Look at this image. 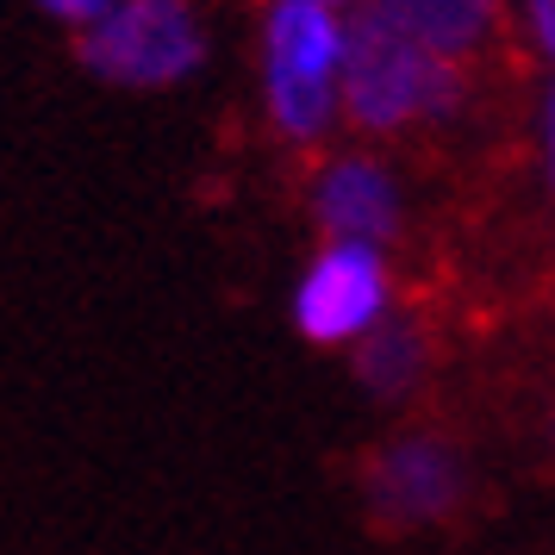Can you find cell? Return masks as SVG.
I'll use <instances>...</instances> for the list:
<instances>
[{
    "label": "cell",
    "mask_w": 555,
    "mask_h": 555,
    "mask_svg": "<svg viewBox=\"0 0 555 555\" xmlns=\"http://www.w3.org/2000/svg\"><path fill=\"white\" fill-rule=\"evenodd\" d=\"M462 106V69L418 44L387 7H362L344 51V113L362 131H400L412 119H450Z\"/></svg>",
    "instance_id": "1"
},
{
    "label": "cell",
    "mask_w": 555,
    "mask_h": 555,
    "mask_svg": "<svg viewBox=\"0 0 555 555\" xmlns=\"http://www.w3.org/2000/svg\"><path fill=\"white\" fill-rule=\"evenodd\" d=\"M344 51L350 26H337L325 0H275L262 20V106L287 144H312L344 106Z\"/></svg>",
    "instance_id": "2"
},
{
    "label": "cell",
    "mask_w": 555,
    "mask_h": 555,
    "mask_svg": "<svg viewBox=\"0 0 555 555\" xmlns=\"http://www.w3.org/2000/svg\"><path fill=\"white\" fill-rule=\"evenodd\" d=\"M76 56L88 76L119 88H169L206 63V31L188 0H119L76 38Z\"/></svg>",
    "instance_id": "3"
},
{
    "label": "cell",
    "mask_w": 555,
    "mask_h": 555,
    "mask_svg": "<svg viewBox=\"0 0 555 555\" xmlns=\"http://www.w3.org/2000/svg\"><path fill=\"white\" fill-rule=\"evenodd\" d=\"M387 319V269L375 244L331 237L294 287V325L312 344H362Z\"/></svg>",
    "instance_id": "4"
},
{
    "label": "cell",
    "mask_w": 555,
    "mask_h": 555,
    "mask_svg": "<svg viewBox=\"0 0 555 555\" xmlns=\"http://www.w3.org/2000/svg\"><path fill=\"white\" fill-rule=\"evenodd\" d=\"M462 455L437 437H400L387 450L369 455V475H362V493H369V512L393 530H418L437 525L462 505Z\"/></svg>",
    "instance_id": "5"
},
{
    "label": "cell",
    "mask_w": 555,
    "mask_h": 555,
    "mask_svg": "<svg viewBox=\"0 0 555 555\" xmlns=\"http://www.w3.org/2000/svg\"><path fill=\"white\" fill-rule=\"evenodd\" d=\"M312 212L331 237H350V244H387L400 231V188L393 176L369 163V156H337L319 188H312Z\"/></svg>",
    "instance_id": "6"
},
{
    "label": "cell",
    "mask_w": 555,
    "mask_h": 555,
    "mask_svg": "<svg viewBox=\"0 0 555 555\" xmlns=\"http://www.w3.org/2000/svg\"><path fill=\"white\" fill-rule=\"evenodd\" d=\"M393 20H400L418 44H430L437 56H475L487 38H493V20H500V0H380Z\"/></svg>",
    "instance_id": "7"
},
{
    "label": "cell",
    "mask_w": 555,
    "mask_h": 555,
    "mask_svg": "<svg viewBox=\"0 0 555 555\" xmlns=\"http://www.w3.org/2000/svg\"><path fill=\"white\" fill-rule=\"evenodd\" d=\"M356 380L393 400V393H412L425 380V337L405 325V319H380L362 344H356Z\"/></svg>",
    "instance_id": "8"
},
{
    "label": "cell",
    "mask_w": 555,
    "mask_h": 555,
    "mask_svg": "<svg viewBox=\"0 0 555 555\" xmlns=\"http://www.w3.org/2000/svg\"><path fill=\"white\" fill-rule=\"evenodd\" d=\"M51 20H63V26H76V31H88V26H101L106 13L119 7V0H38Z\"/></svg>",
    "instance_id": "9"
},
{
    "label": "cell",
    "mask_w": 555,
    "mask_h": 555,
    "mask_svg": "<svg viewBox=\"0 0 555 555\" xmlns=\"http://www.w3.org/2000/svg\"><path fill=\"white\" fill-rule=\"evenodd\" d=\"M530 7V31H537V44L555 56V0H525Z\"/></svg>",
    "instance_id": "10"
},
{
    "label": "cell",
    "mask_w": 555,
    "mask_h": 555,
    "mask_svg": "<svg viewBox=\"0 0 555 555\" xmlns=\"http://www.w3.org/2000/svg\"><path fill=\"white\" fill-rule=\"evenodd\" d=\"M543 169H550V188H555V81H550V101H543Z\"/></svg>",
    "instance_id": "11"
},
{
    "label": "cell",
    "mask_w": 555,
    "mask_h": 555,
    "mask_svg": "<svg viewBox=\"0 0 555 555\" xmlns=\"http://www.w3.org/2000/svg\"><path fill=\"white\" fill-rule=\"evenodd\" d=\"M325 7H350V0H325Z\"/></svg>",
    "instance_id": "12"
}]
</instances>
